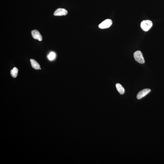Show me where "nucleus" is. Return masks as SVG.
I'll return each instance as SVG.
<instances>
[{
    "mask_svg": "<svg viewBox=\"0 0 164 164\" xmlns=\"http://www.w3.org/2000/svg\"><path fill=\"white\" fill-rule=\"evenodd\" d=\"M153 23L151 21L146 20L142 21L140 24V27L142 29L145 31H147L151 28Z\"/></svg>",
    "mask_w": 164,
    "mask_h": 164,
    "instance_id": "1",
    "label": "nucleus"
},
{
    "mask_svg": "<svg viewBox=\"0 0 164 164\" xmlns=\"http://www.w3.org/2000/svg\"><path fill=\"white\" fill-rule=\"evenodd\" d=\"M133 55L135 60L141 64H144L145 62L142 54L140 51H136L134 52Z\"/></svg>",
    "mask_w": 164,
    "mask_h": 164,
    "instance_id": "2",
    "label": "nucleus"
},
{
    "mask_svg": "<svg viewBox=\"0 0 164 164\" xmlns=\"http://www.w3.org/2000/svg\"><path fill=\"white\" fill-rule=\"evenodd\" d=\"M112 23V21L111 19H107L98 25V27L102 29L107 28L110 27Z\"/></svg>",
    "mask_w": 164,
    "mask_h": 164,
    "instance_id": "3",
    "label": "nucleus"
},
{
    "mask_svg": "<svg viewBox=\"0 0 164 164\" xmlns=\"http://www.w3.org/2000/svg\"><path fill=\"white\" fill-rule=\"evenodd\" d=\"M31 35L33 38L35 39H36L39 41H41L42 40V37L39 31L36 30H33L31 31Z\"/></svg>",
    "mask_w": 164,
    "mask_h": 164,
    "instance_id": "4",
    "label": "nucleus"
},
{
    "mask_svg": "<svg viewBox=\"0 0 164 164\" xmlns=\"http://www.w3.org/2000/svg\"><path fill=\"white\" fill-rule=\"evenodd\" d=\"M68 13V11L66 9L59 8L56 10L54 14L55 16H62L66 15Z\"/></svg>",
    "mask_w": 164,
    "mask_h": 164,
    "instance_id": "5",
    "label": "nucleus"
},
{
    "mask_svg": "<svg viewBox=\"0 0 164 164\" xmlns=\"http://www.w3.org/2000/svg\"><path fill=\"white\" fill-rule=\"evenodd\" d=\"M151 91L149 89H145L141 90L138 93L137 95V98L138 99H141Z\"/></svg>",
    "mask_w": 164,
    "mask_h": 164,
    "instance_id": "6",
    "label": "nucleus"
},
{
    "mask_svg": "<svg viewBox=\"0 0 164 164\" xmlns=\"http://www.w3.org/2000/svg\"><path fill=\"white\" fill-rule=\"evenodd\" d=\"M30 61H31V65L34 69L36 70H39V69H40V65L35 60L31 59H30Z\"/></svg>",
    "mask_w": 164,
    "mask_h": 164,
    "instance_id": "7",
    "label": "nucleus"
},
{
    "mask_svg": "<svg viewBox=\"0 0 164 164\" xmlns=\"http://www.w3.org/2000/svg\"><path fill=\"white\" fill-rule=\"evenodd\" d=\"M116 87L118 91L120 94H123L124 93L125 90L122 85L120 84L117 83L116 85Z\"/></svg>",
    "mask_w": 164,
    "mask_h": 164,
    "instance_id": "8",
    "label": "nucleus"
},
{
    "mask_svg": "<svg viewBox=\"0 0 164 164\" xmlns=\"http://www.w3.org/2000/svg\"><path fill=\"white\" fill-rule=\"evenodd\" d=\"M18 70L16 67H14L13 69L11 70L10 73L11 75L13 78H16L18 75Z\"/></svg>",
    "mask_w": 164,
    "mask_h": 164,
    "instance_id": "9",
    "label": "nucleus"
},
{
    "mask_svg": "<svg viewBox=\"0 0 164 164\" xmlns=\"http://www.w3.org/2000/svg\"><path fill=\"white\" fill-rule=\"evenodd\" d=\"M56 55L54 52H51L48 56V58L51 61L53 60L55 57Z\"/></svg>",
    "mask_w": 164,
    "mask_h": 164,
    "instance_id": "10",
    "label": "nucleus"
}]
</instances>
